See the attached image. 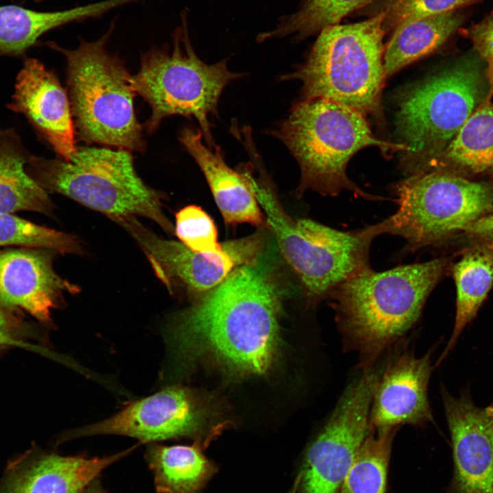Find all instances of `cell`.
<instances>
[{
  "instance_id": "1",
  "label": "cell",
  "mask_w": 493,
  "mask_h": 493,
  "mask_svg": "<svg viewBox=\"0 0 493 493\" xmlns=\"http://www.w3.org/2000/svg\"><path fill=\"white\" fill-rule=\"evenodd\" d=\"M274 252L265 249L170 318L165 329L167 373L180 372L203 356L240 376L268 370L278 348L285 290Z\"/></svg>"
},
{
  "instance_id": "2",
  "label": "cell",
  "mask_w": 493,
  "mask_h": 493,
  "mask_svg": "<svg viewBox=\"0 0 493 493\" xmlns=\"http://www.w3.org/2000/svg\"><path fill=\"white\" fill-rule=\"evenodd\" d=\"M457 257L451 253L383 272L372 270L345 281L331 294L344 349L358 354V368H372L385 351L400 343Z\"/></svg>"
},
{
  "instance_id": "3",
  "label": "cell",
  "mask_w": 493,
  "mask_h": 493,
  "mask_svg": "<svg viewBox=\"0 0 493 493\" xmlns=\"http://www.w3.org/2000/svg\"><path fill=\"white\" fill-rule=\"evenodd\" d=\"M272 133L300 166V195L312 190L333 197L347 190L368 200H383L365 192L348 177V162L368 147L405 150L402 144L377 138L363 113L322 98L299 99Z\"/></svg>"
},
{
  "instance_id": "4",
  "label": "cell",
  "mask_w": 493,
  "mask_h": 493,
  "mask_svg": "<svg viewBox=\"0 0 493 493\" xmlns=\"http://www.w3.org/2000/svg\"><path fill=\"white\" fill-rule=\"evenodd\" d=\"M115 21L99 39L81 38L75 49L48 42L66 62L69 101L75 132L85 142L129 151L145 149L142 126L134 112L135 92L119 58L106 48Z\"/></svg>"
},
{
  "instance_id": "5",
  "label": "cell",
  "mask_w": 493,
  "mask_h": 493,
  "mask_svg": "<svg viewBox=\"0 0 493 493\" xmlns=\"http://www.w3.org/2000/svg\"><path fill=\"white\" fill-rule=\"evenodd\" d=\"M172 34L169 47L153 48L141 55L138 72L130 75L134 92L149 104L151 114L146 130L154 132L162 121L179 115L197 120L205 144L214 143L211 120L218 115L220 97L225 88L242 75L229 70L227 60L214 64L203 62L191 42L187 12Z\"/></svg>"
},
{
  "instance_id": "6",
  "label": "cell",
  "mask_w": 493,
  "mask_h": 493,
  "mask_svg": "<svg viewBox=\"0 0 493 493\" xmlns=\"http://www.w3.org/2000/svg\"><path fill=\"white\" fill-rule=\"evenodd\" d=\"M252 183L279 250L300 280L309 303L329 298L345 281L372 270L369 251L373 239L384 233L381 222L343 231L309 219L294 220L264 179L253 177Z\"/></svg>"
},
{
  "instance_id": "7",
  "label": "cell",
  "mask_w": 493,
  "mask_h": 493,
  "mask_svg": "<svg viewBox=\"0 0 493 493\" xmlns=\"http://www.w3.org/2000/svg\"><path fill=\"white\" fill-rule=\"evenodd\" d=\"M485 82L478 57L469 55L403 95L395 118L396 143L405 147L402 161L409 176L425 173L487 99Z\"/></svg>"
},
{
  "instance_id": "8",
  "label": "cell",
  "mask_w": 493,
  "mask_h": 493,
  "mask_svg": "<svg viewBox=\"0 0 493 493\" xmlns=\"http://www.w3.org/2000/svg\"><path fill=\"white\" fill-rule=\"evenodd\" d=\"M383 20L378 14L323 28L305 61L281 79L301 81L300 100L326 99L365 115L372 112L385 77Z\"/></svg>"
},
{
  "instance_id": "9",
  "label": "cell",
  "mask_w": 493,
  "mask_h": 493,
  "mask_svg": "<svg viewBox=\"0 0 493 493\" xmlns=\"http://www.w3.org/2000/svg\"><path fill=\"white\" fill-rule=\"evenodd\" d=\"M31 176L45 190L63 194L109 218H147L167 233L173 224L160 196L139 177L131 151L123 149L77 147L69 161L31 157Z\"/></svg>"
},
{
  "instance_id": "10",
  "label": "cell",
  "mask_w": 493,
  "mask_h": 493,
  "mask_svg": "<svg viewBox=\"0 0 493 493\" xmlns=\"http://www.w3.org/2000/svg\"><path fill=\"white\" fill-rule=\"evenodd\" d=\"M394 192L398 210L381 223L384 233L405 240L407 252L443 248L464 227L493 214V179L429 171L409 176Z\"/></svg>"
},
{
  "instance_id": "11",
  "label": "cell",
  "mask_w": 493,
  "mask_h": 493,
  "mask_svg": "<svg viewBox=\"0 0 493 493\" xmlns=\"http://www.w3.org/2000/svg\"><path fill=\"white\" fill-rule=\"evenodd\" d=\"M379 373L363 370L348 384L330 417L309 445L293 493H338L369 432V414Z\"/></svg>"
},
{
  "instance_id": "12",
  "label": "cell",
  "mask_w": 493,
  "mask_h": 493,
  "mask_svg": "<svg viewBox=\"0 0 493 493\" xmlns=\"http://www.w3.org/2000/svg\"><path fill=\"white\" fill-rule=\"evenodd\" d=\"M137 242L157 278L172 293L176 284L188 292H207L220 283L235 268L251 262L264 249L266 237L259 231L249 236L222 243L220 253L194 252L181 242L160 237L134 216L112 218Z\"/></svg>"
},
{
  "instance_id": "13",
  "label": "cell",
  "mask_w": 493,
  "mask_h": 493,
  "mask_svg": "<svg viewBox=\"0 0 493 493\" xmlns=\"http://www.w3.org/2000/svg\"><path fill=\"white\" fill-rule=\"evenodd\" d=\"M206 407L191 390L180 385L163 389L133 401L118 413L67 432L64 441L96 435H119L145 444L194 436L203 428Z\"/></svg>"
},
{
  "instance_id": "14",
  "label": "cell",
  "mask_w": 493,
  "mask_h": 493,
  "mask_svg": "<svg viewBox=\"0 0 493 493\" xmlns=\"http://www.w3.org/2000/svg\"><path fill=\"white\" fill-rule=\"evenodd\" d=\"M433 351L418 357L405 347L396 349L380 373L372 396L370 430L399 429L405 425L422 426L432 422L428 385L433 369Z\"/></svg>"
},
{
  "instance_id": "15",
  "label": "cell",
  "mask_w": 493,
  "mask_h": 493,
  "mask_svg": "<svg viewBox=\"0 0 493 493\" xmlns=\"http://www.w3.org/2000/svg\"><path fill=\"white\" fill-rule=\"evenodd\" d=\"M455 462V493H493V403L476 406L467 394L442 389Z\"/></svg>"
},
{
  "instance_id": "16",
  "label": "cell",
  "mask_w": 493,
  "mask_h": 493,
  "mask_svg": "<svg viewBox=\"0 0 493 493\" xmlns=\"http://www.w3.org/2000/svg\"><path fill=\"white\" fill-rule=\"evenodd\" d=\"M52 251L42 248L0 251L1 305L22 309L49 323L64 293L79 290L55 272Z\"/></svg>"
},
{
  "instance_id": "17",
  "label": "cell",
  "mask_w": 493,
  "mask_h": 493,
  "mask_svg": "<svg viewBox=\"0 0 493 493\" xmlns=\"http://www.w3.org/2000/svg\"><path fill=\"white\" fill-rule=\"evenodd\" d=\"M10 108L25 115L62 160H70L77 147L69 97L56 76L38 60L25 62Z\"/></svg>"
},
{
  "instance_id": "18",
  "label": "cell",
  "mask_w": 493,
  "mask_h": 493,
  "mask_svg": "<svg viewBox=\"0 0 493 493\" xmlns=\"http://www.w3.org/2000/svg\"><path fill=\"white\" fill-rule=\"evenodd\" d=\"M136 446L101 457L55 453L28 455L9 466L0 493H81L103 470Z\"/></svg>"
},
{
  "instance_id": "19",
  "label": "cell",
  "mask_w": 493,
  "mask_h": 493,
  "mask_svg": "<svg viewBox=\"0 0 493 493\" xmlns=\"http://www.w3.org/2000/svg\"><path fill=\"white\" fill-rule=\"evenodd\" d=\"M179 140L203 172L226 225L265 223L247 168L234 170L225 162L220 147H209L200 129L184 127Z\"/></svg>"
},
{
  "instance_id": "20",
  "label": "cell",
  "mask_w": 493,
  "mask_h": 493,
  "mask_svg": "<svg viewBox=\"0 0 493 493\" xmlns=\"http://www.w3.org/2000/svg\"><path fill=\"white\" fill-rule=\"evenodd\" d=\"M429 171L472 179H493V103L490 101L484 100L477 107L425 173Z\"/></svg>"
},
{
  "instance_id": "21",
  "label": "cell",
  "mask_w": 493,
  "mask_h": 493,
  "mask_svg": "<svg viewBox=\"0 0 493 493\" xmlns=\"http://www.w3.org/2000/svg\"><path fill=\"white\" fill-rule=\"evenodd\" d=\"M449 274L456 286V313L451 336L438 366L455 346L464 328L476 317L493 286V242H481L459 252Z\"/></svg>"
},
{
  "instance_id": "22",
  "label": "cell",
  "mask_w": 493,
  "mask_h": 493,
  "mask_svg": "<svg viewBox=\"0 0 493 493\" xmlns=\"http://www.w3.org/2000/svg\"><path fill=\"white\" fill-rule=\"evenodd\" d=\"M146 460L157 493H200L216 471L203 455L200 441L170 446L151 443Z\"/></svg>"
},
{
  "instance_id": "23",
  "label": "cell",
  "mask_w": 493,
  "mask_h": 493,
  "mask_svg": "<svg viewBox=\"0 0 493 493\" xmlns=\"http://www.w3.org/2000/svg\"><path fill=\"white\" fill-rule=\"evenodd\" d=\"M462 21L463 16L455 10L399 25L385 47V77L435 51L459 27Z\"/></svg>"
},
{
  "instance_id": "24",
  "label": "cell",
  "mask_w": 493,
  "mask_h": 493,
  "mask_svg": "<svg viewBox=\"0 0 493 493\" xmlns=\"http://www.w3.org/2000/svg\"><path fill=\"white\" fill-rule=\"evenodd\" d=\"M25 157L16 140L0 132V212L52 213L46 190L25 170Z\"/></svg>"
},
{
  "instance_id": "25",
  "label": "cell",
  "mask_w": 493,
  "mask_h": 493,
  "mask_svg": "<svg viewBox=\"0 0 493 493\" xmlns=\"http://www.w3.org/2000/svg\"><path fill=\"white\" fill-rule=\"evenodd\" d=\"M83 18L79 6L49 12L14 5L0 6V55L21 53L49 31Z\"/></svg>"
},
{
  "instance_id": "26",
  "label": "cell",
  "mask_w": 493,
  "mask_h": 493,
  "mask_svg": "<svg viewBox=\"0 0 493 493\" xmlns=\"http://www.w3.org/2000/svg\"><path fill=\"white\" fill-rule=\"evenodd\" d=\"M371 0H301L295 11L280 16L270 30L257 40L289 38L301 41L323 28L338 24L350 13L366 6Z\"/></svg>"
},
{
  "instance_id": "27",
  "label": "cell",
  "mask_w": 493,
  "mask_h": 493,
  "mask_svg": "<svg viewBox=\"0 0 493 493\" xmlns=\"http://www.w3.org/2000/svg\"><path fill=\"white\" fill-rule=\"evenodd\" d=\"M397 429H369L338 493L385 492L392 443Z\"/></svg>"
},
{
  "instance_id": "28",
  "label": "cell",
  "mask_w": 493,
  "mask_h": 493,
  "mask_svg": "<svg viewBox=\"0 0 493 493\" xmlns=\"http://www.w3.org/2000/svg\"><path fill=\"white\" fill-rule=\"evenodd\" d=\"M18 245L55 252L79 253L81 245L76 237L0 212V246Z\"/></svg>"
},
{
  "instance_id": "29",
  "label": "cell",
  "mask_w": 493,
  "mask_h": 493,
  "mask_svg": "<svg viewBox=\"0 0 493 493\" xmlns=\"http://www.w3.org/2000/svg\"><path fill=\"white\" fill-rule=\"evenodd\" d=\"M478 0H376L367 11L381 14L385 31L394 29L407 21L455 11Z\"/></svg>"
},
{
  "instance_id": "30",
  "label": "cell",
  "mask_w": 493,
  "mask_h": 493,
  "mask_svg": "<svg viewBox=\"0 0 493 493\" xmlns=\"http://www.w3.org/2000/svg\"><path fill=\"white\" fill-rule=\"evenodd\" d=\"M175 231L180 242L190 250L202 253H220L217 229L212 218L200 207L188 205L175 215Z\"/></svg>"
},
{
  "instance_id": "31",
  "label": "cell",
  "mask_w": 493,
  "mask_h": 493,
  "mask_svg": "<svg viewBox=\"0 0 493 493\" xmlns=\"http://www.w3.org/2000/svg\"><path fill=\"white\" fill-rule=\"evenodd\" d=\"M466 34L471 39L475 49L485 63V75L489 92L486 100L493 96V13L482 22L472 26Z\"/></svg>"
},
{
  "instance_id": "32",
  "label": "cell",
  "mask_w": 493,
  "mask_h": 493,
  "mask_svg": "<svg viewBox=\"0 0 493 493\" xmlns=\"http://www.w3.org/2000/svg\"><path fill=\"white\" fill-rule=\"evenodd\" d=\"M481 242H493V214L484 216L464 227L443 249L459 255L464 249Z\"/></svg>"
},
{
  "instance_id": "33",
  "label": "cell",
  "mask_w": 493,
  "mask_h": 493,
  "mask_svg": "<svg viewBox=\"0 0 493 493\" xmlns=\"http://www.w3.org/2000/svg\"><path fill=\"white\" fill-rule=\"evenodd\" d=\"M6 307L0 305V349L14 342L13 322Z\"/></svg>"
},
{
  "instance_id": "34",
  "label": "cell",
  "mask_w": 493,
  "mask_h": 493,
  "mask_svg": "<svg viewBox=\"0 0 493 493\" xmlns=\"http://www.w3.org/2000/svg\"><path fill=\"white\" fill-rule=\"evenodd\" d=\"M81 493H106L99 485V483L94 480Z\"/></svg>"
}]
</instances>
